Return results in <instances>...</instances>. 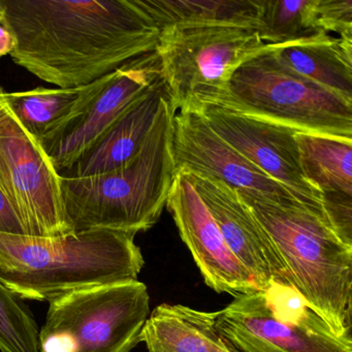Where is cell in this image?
Returning <instances> with one entry per match:
<instances>
[{"label":"cell","mask_w":352,"mask_h":352,"mask_svg":"<svg viewBox=\"0 0 352 352\" xmlns=\"http://www.w3.org/2000/svg\"><path fill=\"white\" fill-rule=\"evenodd\" d=\"M16 65L59 88L88 85L156 51L160 30L138 0H0Z\"/></svg>","instance_id":"1"},{"label":"cell","mask_w":352,"mask_h":352,"mask_svg":"<svg viewBox=\"0 0 352 352\" xmlns=\"http://www.w3.org/2000/svg\"><path fill=\"white\" fill-rule=\"evenodd\" d=\"M296 141L302 175L321 197H352V141L305 133Z\"/></svg>","instance_id":"19"},{"label":"cell","mask_w":352,"mask_h":352,"mask_svg":"<svg viewBox=\"0 0 352 352\" xmlns=\"http://www.w3.org/2000/svg\"><path fill=\"white\" fill-rule=\"evenodd\" d=\"M201 115L222 140L251 164L302 203L323 211L320 192L307 182L300 170L298 131L220 107H208Z\"/></svg>","instance_id":"12"},{"label":"cell","mask_w":352,"mask_h":352,"mask_svg":"<svg viewBox=\"0 0 352 352\" xmlns=\"http://www.w3.org/2000/svg\"><path fill=\"white\" fill-rule=\"evenodd\" d=\"M172 145L176 173L217 179L239 195H263L280 205L304 204L228 145L199 113H176Z\"/></svg>","instance_id":"11"},{"label":"cell","mask_w":352,"mask_h":352,"mask_svg":"<svg viewBox=\"0 0 352 352\" xmlns=\"http://www.w3.org/2000/svg\"><path fill=\"white\" fill-rule=\"evenodd\" d=\"M316 0H258L255 30L265 45L272 47L294 44L324 34L315 26Z\"/></svg>","instance_id":"21"},{"label":"cell","mask_w":352,"mask_h":352,"mask_svg":"<svg viewBox=\"0 0 352 352\" xmlns=\"http://www.w3.org/2000/svg\"><path fill=\"white\" fill-rule=\"evenodd\" d=\"M217 312L162 304L148 316L140 342L148 352H238L218 331Z\"/></svg>","instance_id":"16"},{"label":"cell","mask_w":352,"mask_h":352,"mask_svg":"<svg viewBox=\"0 0 352 352\" xmlns=\"http://www.w3.org/2000/svg\"><path fill=\"white\" fill-rule=\"evenodd\" d=\"M216 327L238 352H352L294 288L271 286L236 296L218 311Z\"/></svg>","instance_id":"8"},{"label":"cell","mask_w":352,"mask_h":352,"mask_svg":"<svg viewBox=\"0 0 352 352\" xmlns=\"http://www.w3.org/2000/svg\"><path fill=\"white\" fill-rule=\"evenodd\" d=\"M135 234L94 230L55 238L0 232V283L21 300H50L90 286L138 280Z\"/></svg>","instance_id":"2"},{"label":"cell","mask_w":352,"mask_h":352,"mask_svg":"<svg viewBox=\"0 0 352 352\" xmlns=\"http://www.w3.org/2000/svg\"><path fill=\"white\" fill-rule=\"evenodd\" d=\"M184 174L217 224L228 248L252 276L258 289L267 290L276 284L294 288L267 232L240 195L217 179Z\"/></svg>","instance_id":"14"},{"label":"cell","mask_w":352,"mask_h":352,"mask_svg":"<svg viewBox=\"0 0 352 352\" xmlns=\"http://www.w3.org/2000/svg\"><path fill=\"white\" fill-rule=\"evenodd\" d=\"M271 48L234 72L218 107L298 133L352 141V102L284 69Z\"/></svg>","instance_id":"6"},{"label":"cell","mask_w":352,"mask_h":352,"mask_svg":"<svg viewBox=\"0 0 352 352\" xmlns=\"http://www.w3.org/2000/svg\"><path fill=\"white\" fill-rule=\"evenodd\" d=\"M160 78L154 51L98 79L74 112L38 139L58 174L69 170Z\"/></svg>","instance_id":"10"},{"label":"cell","mask_w":352,"mask_h":352,"mask_svg":"<svg viewBox=\"0 0 352 352\" xmlns=\"http://www.w3.org/2000/svg\"><path fill=\"white\" fill-rule=\"evenodd\" d=\"M0 191L19 214L28 236L74 234L61 193L60 175L40 142L17 118L0 86Z\"/></svg>","instance_id":"9"},{"label":"cell","mask_w":352,"mask_h":352,"mask_svg":"<svg viewBox=\"0 0 352 352\" xmlns=\"http://www.w3.org/2000/svg\"><path fill=\"white\" fill-rule=\"evenodd\" d=\"M16 47H17V38L8 24L3 11L0 15V59L7 55H11Z\"/></svg>","instance_id":"25"},{"label":"cell","mask_w":352,"mask_h":352,"mask_svg":"<svg viewBox=\"0 0 352 352\" xmlns=\"http://www.w3.org/2000/svg\"><path fill=\"white\" fill-rule=\"evenodd\" d=\"M1 13H3V10H1V8H0V15H1Z\"/></svg>","instance_id":"26"},{"label":"cell","mask_w":352,"mask_h":352,"mask_svg":"<svg viewBox=\"0 0 352 352\" xmlns=\"http://www.w3.org/2000/svg\"><path fill=\"white\" fill-rule=\"evenodd\" d=\"M267 232L294 287L331 331L350 336L352 248L342 242L321 210L280 205L240 195Z\"/></svg>","instance_id":"4"},{"label":"cell","mask_w":352,"mask_h":352,"mask_svg":"<svg viewBox=\"0 0 352 352\" xmlns=\"http://www.w3.org/2000/svg\"><path fill=\"white\" fill-rule=\"evenodd\" d=\"M158 30L236 25L256 28L258 0H138Z\"/></svg>","instance_id":"18"},{"label":"cell","mask_w":352,"mask_h":352,"mask_svg":"<svg viewBox=\"0 0 352 352\" xmlns=\"http://www.w3.org/2000/svg\"><path fill=\"white\" fill-rule=\"evenodd\" d=\"M139 280L90 286L49 300L40 352H131L149 316Z\"/></svg>","instance_id":"7"},{"label":"cell","mask_w":352,"mask_h":352,"mask_svg":"<svg viewBox=\"0 0 352 352\" xmlns=\"http://www.w3.org/2000/svg\"><path fill=\"white\" fill-rule=\"evenodd\" d=\"M166 96V85L160 78L60 176L65 178L96 176L112 172L129 162L141 149Z\"/></svg>","instance_id":"15"},{"label":"cell","mask_w":352,"mask_h":352,"mask_svg":"<svg viewBox=\"0 0 352 352\" xmlns=\"http://www.w3.org/2000/svg\"><path fill=\"white\" fill-rule=\"evenodd\" d=\"M270 52L284 69L352 102V40L320 34Z\"/></svg>","instance_id":"17"},{"label":"cell","mask_w":352,"mask_h":352,"mask_svg":"<svg viewBox=\"0 0 352 352\" xmlns=\"http://www.w3.org/2000/svg\"><path fill=\"white\" fill-rule=\"evenodd\" d=\"M254 28L236 25L160 30V77L177 112L201 114L226 98L234 72L269 48Z\"/></svg>","instance_id":"5"},{"label":"cell","mask_w":352,"mask_h":352,"mask_svg":"<svg viewBox=\"0 0 352 352\" xmlns=\"http://www.w3.org/2000/svg\"><path fill=\"white\" fill-rule=\"evenodd\" d=\"M314 19L318 32L352 40V0H316Z\"/></svg>","instance_id":"23"},{"label":"cell","mask_w":352,"mask_h":352,"mask_svg":"<svg viewBox=\"0 0 352 352\" xmlns=\"http://www.w3.org/2000/svg\"><path fill=\"white\" fill-rule=\"evenodd\" d=\"M166 207L209 287L234 298L258 292L252 276L232 254L217 224L183 172L176 173Z\"/></svg>","instance_id":"13"},{"label":"cell","mask_w":352,"mask_h":352,"mask_svg":"<svg viewBox=\"0 0 352 352\" xmlns=\"http://www.w3.org/2000/svg\"><path fill=\"white\" fill-rule=\"evenodd\" d=\"M176 113L168 94L141 149L120 168L86 178L60 176L74 234L118 230L137 234L157 222L176 176L172 145Z\"/></svg>","instance_id":"3"},{"label":"cell","mask_w":352,"mask_h":352,"mask_svg":"<svg viewBox=\"0 0 352 352\" xmlns=\"http://www.w3.org/2000/svg\"><path fill=\"white\" fill-rule=\"evenodd\" d=\"M38 323L23 300L0 283V351H38Z\"/></svg>","instance_id":"22"},{"label":"cell","mask_w":352,"mask_h":352,"mask_svg":"<svg viewBox=\"0 0 352 352\" xmlns=\"http://www.w3.org/2000/svg\"><path fill=\"white\" fill-rule=\"evenodd\" d=\"M96 81L80 87H38L7 92V100L22 125L38 140L74 112L92 91Z\"/></svg>","instance_id":"20"},{"label":"cell","mask_w":352,"mask_h":352,"mask_svg":"<svg viewBox=\"0 0 352 352\" xmlns=\"http://www.w3.org/2000/svg\"><path fill=\"white\" fill-rule=\"evenodd\" d=\"M0 232L28 234L25 226L13 206L0 191Z\"/></svg>","instance_id":"24"}]
</instances>
